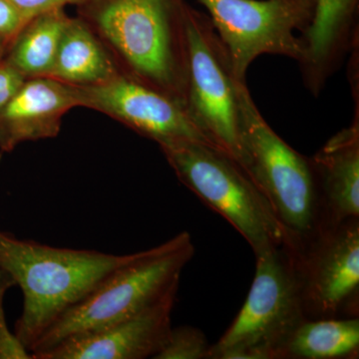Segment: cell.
<instances>
[{
	"instance_id": "obj_1",
	"label": "cell",
	"mask_w": 359,
	"mask_h": 359,
	"mask_svg": "<svg viewBox=\"0 0 359 359\" xmlns=\"http://www.w3.org/2000/svg\"><path fill=\"white\" fill-rule=\"evenodd\" d=\"M186 0H90L78 6L122 72L185 109Z\"/></svg>"
},
{
	"instance_id": "obj_2",
	"label": "cell",
	"mask_w": 359,
	"mask_h": 359,
	"mask_svg": "<svg viewBox=\"0 0 359 359\" xmlns=\"http://www.w3.org/2000/svg\"><path fill=\"white\" fill-rule=\"evenodd\" d=\"M131 257L52 247L0 230V271L23 294L22 313L14 325L16 337L32 353L66 311Z\"/></svg>"
},
{
	"instance_id": "obj_3",
	"label": "cell",
	"mask_w": 359,
	"mask_h": 359,
	"mask_svg": "<svg viewBox=\"0 0 359 359\" xmlns=\"http://www.w3.org/2000/svg\"><path fill=\"white\" fill-rule=\"evenodd\" d=\"M194 255L195 245L188 231L134 252L45 332L32 348V359L65 340L131 318L177 295L182 271Z\"/></svg>"
},
{
	"instance_id": "obj_4",
	"label": "cell",
	"mask_w": 359,
	"mask_h": 359,
	"mask_svg": "<svg viewBox=\"0 0 359 359\" xmlns=\"http://www.w3.org/2000/svg\"><path fill=\"white\" fill-rule=\"evenodd\" d=\"M243 168L255 182L295 250L327 226L311 158L290 147L264 120L245 81L236 83Z\"/></svg>"
},
{
	"instance_id": "obj_5",
	"label": "cell",
	"mask_w": 359,
	"mask_h": 359,
	"mask_svg": "<svg viewBox=\"0 0 359 359\" xmlns=\"http://www.w3.org/2000/svg\"><path fill=\"white\" fill-rule=\"evenodd\" d=\"M159 147L179 181L229 222L255 256L290 247L273 208L237 161L202 142H171Z\"/></svg>"
},
{
	"instance_id": "obj_6",
	"label": "cell",
	"mask_w": 359,
	"mask_h": 359,
	"mask_svg": "<svg viewBox=\"0 0 359 359\" xmlns=\"http://www.w3.org/2000/svg\"><path fill=\"white\" fill-rule=\"evenodd\" d=\"M306 320L294 252L289 245L256 256V273L244 306L209 359H280L283 347Z\"/></svg>"
},
{
	"instance_id": "obj_7",
	"label": "cell",
	"mask_w": 359,
	"mask_h": 359,
	"mask_svg": "<svg viewBox=\"0 0 359 359\" xmlns=\"http://www.w3.org/2000/svg\"><path fill=\"white\" fill-rule=\"evenodd\" d=\"M186 33L187 114L214 147L243 167L237 79L228 52L208 14L190 4Z\"/></svg>"
},
{
	"instance_id": "obj_8",
	"label": "cell",
	"mask_w": 359,
	"mask_h": 359,
	"mask_svg": "<svg viewBox=\"0 0 359 359\" xmlns=\"http://www.w3.org/2000/svg\"><path fill=\"white\" fill-rule=\"evenodd\" d=\"M198 1L228 52L238 81H245L248 69L259 56H285L297 62L302 58V34L313 20L316 0Z\"/></svg>"
},
{
	"instance_id": "obj_9",
	"label": "cell",
	"mask_w": 359,
	"mask_h": 359,
	"mask_svg": "<svg viewBox=\"0 0 359 359\" xmlns=\"http://www.w3.org/2000/svg\"><path fill=\"white\" fill-rule=\"evenodd\" d=\"M292 250L306 318H358L359 219L325 226Z\"/></svg>"
},
{
	"instance_id": "obj_10",
	"label": "cell",
	"mask_w": 359,
	"mask_h": 359,
	"mask_svg": "<svg viewBox=\"0 0 359 359\" xmlns=\"http://www.w3.org/2000/svg\"><path fill=\"white\" fill-rule=\"evenodd\" d=\"M75 88L80 107L109 116L158 145L196 141L212 146L181 105L122 71L105 83Z\"/></svg>"
},
{
	"instance_id": "obj_11",
	"label": "cell",
	"mask_w": 359,
	"mask_h": 359,
	"mask_svg": "<svg viewBox=\"0 0 359 359\" xmlns=\"http://www.w3.org/2000/svg\"><path fill=\"white\" fill-rule=\"evenodd\" d=\"M177 295L142 313L61 342L36 359L154 358L172 328Z\"/></svg>"
},
{
	"instance_id": "obj_12",
	"label": "cell",
	"mask_w": 359,
	"mask_h": 359,
	"mask_svg": "<svg viewBox=\"0 0 359 359\" xmlns=\"http://www.w3.org/2000/svg\"><path fill=\"white\" fill-rule=\"evenodd\" d=\"M80 107L76 88L50 77L25 79L0 111V147L55 138L66 113Z\"/></svg>"
},
{
	"instance_id": "obj_13",
	"label": "cell",
	"mask_w": 359,
	"mask_h": 359,
	"mask_svg": "<svg viewBox=\"0 0 359 359\" xmlns=\"http://www.w3.org/2000/svg\"><path fill=\"white\" fill-rule=\"evenodd\" d=\"M311 161L327 226L359 219V113Z\"/></svg>"
},
{
	"instance_id": "obj_14",
	"label": "cell",
	"mask_w": 359,
	"mask_h": 359,
	"mask_svg": "<svg viewBox=\"0 0 359 359\" xmlns=\"http://www.w3.org/2000/svg\"><path fill=\"white\" fill-rule=\"evenodd\" d=\"M121 72L112 54L86 21L68 18L49 77L70 86L105 83Z\"/></svg>"
},
{
	"instance_id": "obj_15",
	"label": "cell",
	"mask_w": 359,
	"mask_h": 359,
	"mask_svg": "<svg viewBox=\"0 0 359 359\" xmlns=\"http://www.w3.org/2000/svg\"><path fill=\"white\" fill-rule=\"evenodd\" d=\"M359 0H316L313 20L302 34L306 53L321 65L344 60L358 43Z\"/></svg>"
},
{
	"instance_id": "obj_16",
	"label": "cell",
	"mask_w": 359,
	"mask_h": 359,
	"mask_svg": "<svg viewBox=\"0 0 359 359\" xmlns=\"http://www.w3.org/2000/svg\"><path fill=\"white\" fill-rule=\"evenodd\" d=\"M359 318L302 321L283 347L280 359L358 358Z\"/></svg>"
},
{
	"instance_id": "obj_17",
	"label": "cell",
	"mask_w": 359,
	"mask_h": 359,
	"mask_svg": "<svg viewBox=\"0 0 359 359\" xmlns=\"http://www.w3.org/2000/svg\"><path fill=\"white\" fill-rule=\"evenodd\" d=\"M68 18L65 8H59L28 21L13 39V51L7 62L26 79L49 77Z\"/></svg>"
},
{
	"instance_id": "obj_18",
	"label": "cell",
	"mask_w": 359,
	"mask_h": 359,
	"mask_svg": "<svg viewBox=\"0 0 359 359\" xmlns=\"http://www.w3.org/2000/svg\"><path fill=\"white\" fill-rule=\"evenodd\" d=\"M210 346L207 337L199 328H172L166 344L155 359H209Z\"/></svg>"
},
{
	"instance_id": "obj_19",
	"label": "cell",
	"mask_w": 359,
	"mask_h": 359,
	"mask_svg": "<svg viewBox=\"0 0 359 359\" xmlns=\"http://www.w3.org/2000/svg\"><path fill=\"white\" fill-rule=\"evenodd\" d=\"M13 287V283L8 276L0 271V359H32V353L7 325L4 297L7 290Z\"/></svg>"
},
{
	"instance_id": "obj_20",
	"label": "cell",
	"mask_w": 359,
	"mask_h": 359,
	"mask_svg": "<svg viewBox=\"0 0 359 359\" xmlns=\"http://www.w3.org/2000/svg\"><path fill=\"white\" fill-rule=\"evenodd\" d=\"M16 11L23 16L26 21L32 20L39 14L65 8L67 6H80L90 0H8Z\"/></svg>"
},
{
	"instance_id": "obj_21",
	"label": "cell",
	"mask_w": 359,
	"mask_h": 359,
	"mask_svg": "<svg viewBox=\"0 0 359 359\" xmlns=\"http://www.w3.org/2000/svg\"><path fill=\"white\" fill-rule=\"evenodd\" d=\"M27 22L8 0H0V35L2 37L15 39Z\"/></svg>"
},
{
	"instance_id": "obj_22",
	"label": "cell",
	"mask_w": 359,
	"mask_h": 359,
	"mask_svg": "<svg viewBox=\"0 0 359 359\" xmlns=\"http://www.w3.org/2000/svg\"><path fill=\"white\" fill-rule=\"evenodd\" d=\"M26 78L8 62L0 65V111L15 95Z\"/></svg>"
},
{
	"instance_id": "obj_23",
	"label": "cell",
	"mask_w": 359,
	"mask_h": 359,
	"mask_svg": "<svg viewBox=\"0 0 359 359\" xmlns=\"http://www.w3.org/2000/svg\"><path fill=\"white\" fill-rule=\"evenodd\" d=\"M4 37H2L1 35H0V53H1L2 48H4V46H2V39H4Z\"/></svg>"
}]
</instances>
